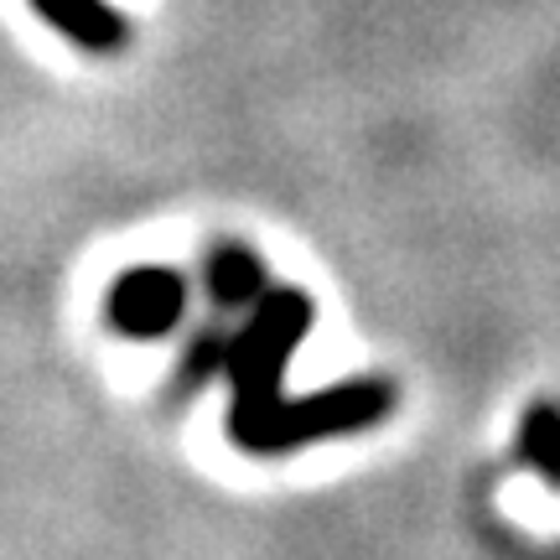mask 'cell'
<instances>
[{
  "mask_svg": "<svg viewBox=\"0 0 560 560\" xmlns=\"http://www.w3.org/2000/svg\"><path fill=\"white\" fill-rule=\"evenodd\" d=\"M312 296L306 291H270L255 306V317L240 338L229 342V384H234V405H229V436H244L249 425H260L280 405V374L285 359L306 332H312Z\"/></svg>",
  "mask_w": 560,
  "mask_h": 560,
  "instance_id": "cell-1",
  "label": "cell"
},
{
  "mask_svg": "<svg viewBox=\"0 0 560 560\" xmlns=\"http://www.w3.org/2000/svg\"><path fill=\"white\" fill-rule=\"evenodd\" d=\"M395 410V389L384 380H348L332 384V389H317L306 400H280L260 425H249L244 436H234L244 452H296V446H312V441L327 436H348V431H363Z\"/></svg>",
  "mask_w": 560,
  "mask_h": 560,
  "instance_id": "cell-2",
  "label": "cell"
},
{
  "mask_svg": "<svg viewBox=\"0 0 560 560\" xmlns=\"http://www.w3.org/2000/svg\"><path fill=\"white\" fill-rule=\"evenodd\" d=\"M187 306V285H182L177 270L166 265H140V270H125L115 285H109V327L125 332V338H161L172 332Z\"/></svg>",
  "mask_w": 560,
  "mask_h": 560,
  "instance_id": "cell-3",
  "label": "cell"
},
{
  "mask_svg": "<svg viewBox=\"0 0 560 560\" xmlns=\"http://www.w3.org/2000/svg\"><path fill=\"white\" fill-rule=\"evenodd\" d=\"M32 5L47 26H58L68 42H79L83 52H115L130 37L125 16L109 0H32Z\"/></svg>",
  "mask_w": 560,
  "mask_h": 560,
  "instance_id": "cell-4",
  "label": "cell"
},
{
  "mask_svg": "<svg viewBox=\"0 0 560 560\" xmlns=\"http://www.w3.org/2000/svg\"><path fill=\"white\" fill-rule=\"evenodd\" d=\"M208 291L219 306H249V301H265V270L249 249H234L223 244L219 255L208 260Z\"/></svg>",
  "mask_w": 560,
  "mask_h": 560,
  "instance_id": "cell-5",
  "label": "cell"
},
{
  "mask_svg": "<svg viewBox=\"0 0 560 560\" xmlns=\"http://www.w3.org/2000/svg\"><path fill=\"white\" fill-rule=\"evenodd\" d=\"M520 452L529 467H540L550 482H560V410L556 405H529L520 431Z\"/></svg>",
  "mask_w": 560,
  "mask_h": 560,
  "instance_id": "cell-6",
  "label": "cell"
}]
</instances>
